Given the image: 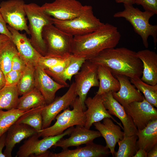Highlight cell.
I'll return each instance as SVG.
<instances>
[{"label": "cell", "mask_w": 157, "mask_h": 157, "mask_svg": "<svg viewBox=\"0 0 157 157\" xmlns=\"http://www.w3.org/2000/svg\"><path fill=\"white\" fill-rule=\"evenodd\" d=\"M121 37L117 27L104 23L93 32L74 37L72 54L86 60H89L106 49L115 47Z\"/></svg>", "instance_id": "6da1fadb"}, {"label": "cell", "mask_w": 157, "mask_h": 157, "mask_svg": "<svg viewBox=\"0 0 157 157\" xmlns=\"http://www.w3.org/2000/svg\"><path fill=\"white\" fill-rule=\"evenodd\" d=\"M89 60L107 67L114 75L135 79L140 78L142 74V63L137 52L125 47L106 49Z\"/></svg>", "instance_id": "7a4b0ae2"}, {"label": "cell", "mask_w": 157, "mask_h": 157, "mask_svg": "<svg viewBox=\"0 0 157 157\" xmlns=\"http://www.w3.org/2000/svg\"><path fill=\"white\" fill-rule=\"evenodd\" d=\"M123 11L115 13V18L123 17L129 22L133 26L135 32L140 36L144 46L148 48V37L153 38L155 46L157 42V25H152L149 23L150 19L155 14L151 11H142L133 5L124 4Z\"/></svg>", "instance_id": "3957f363"}, {"label": "cell", "mask_w": 157, "mask_h": 157, "mask_svg": "<svg viewBox=\"0 0 157 157\" xmlns=\"http://www.w3.org/2000/svg\"><path fill=\"white\" fill-rule=\"evenodd\" d=\"M30 42L36 50L42 56L47 54V48L42 37V31L46 25L53 24V18L47 14L41 6L35 3L25 4Z\"/></svg>", "instance_id": "277c9868"}, {"label": "cell", "mask_w": 157, "mask_h": 157, "mask_svg": "<svg viewBox=\"0 0 157 157\" xmlns=\"http://www.w3.org/2000/svg\"><path fill=\"white\" fill-rule=\"evenodd\" d=\"M53 21L56 27L73 37L93 32L104 24L94 16L92 7L87 5L83 6L80 14L73 19L62 21L53 18Z\"/></svg>", "instance_id": "5b68a950"}, {"label": "cell", "mask_w": 157, "mask_h": 157, "mask_svg": "<svg viewBox=\"0 0 157 157\" xmlns=\"http://www.w3.org/2000/svg\"><path fill=\"white\" fill-rule=\"evenodd\" d=\"M73 109L67 108L56 117V122L52 126L42 129L38 133L43 138L62 133L68 128L75 125L85 126L86 117L81 101L76 97L72 104Z\"/></svg>", "instance_id": "8992f818"}, {"label": "cell", "mask_w": 157, "mask_h": 157, "mask_svg": "<svg viewBox=\"0 0 157 157\" xmlns=\"http://www.w3.org/2000/svg\"><path fill=\"white\" fill-rule=\"evenodd\" d=\"M42 37L46 47V55L67 58L72 54L74 37L59 29L53 24L44 27Z\"/></svg>", "instance_id": "52a82bcc"}, {"label": "cell", "mask_w": 157, "mask_h": 157, "mask_svg": "<svg viewBox=\"0 0 157 157\" xmlns=\"http://www.w3.org/2000/svg\"><path fill=\"white\" fill-rule=\"evenodd\" d=\"M74 127H71L62 133L43 138L39 139L38 134L29 137L19 147L16 157H47L49 151L48 150L54 145L63 137L70 135Z\"/></svg>", "instance_id": "ba28073f"}, {"label": "cell", "mask_w": 157, "mask_h": 157, "mask_svg": "<svg viewBox=\"0 0 157 157\" xmlns=\"http://www.w3.org/2000/svg\"><path fill=\"white\" fill-rule=\"evenodd\" d=\"M23 0H8L0 4V12L6 24L19 31L29 35L27 18Z\"/></svg>", "instance_id": "9c48e42d"}, {"label": "cell", "mask_w": 157, "mask_h": 157, "mask_svg": "<svg viewBox=\"0 0 157 157\" xmlns=\"http://www.w3.org/2000/svg\"><path fill=\"white\" fill-rule=\"evenodd\" d=\"M98 65L89 60H86L83 64L80 70L75 75L76 93L84 111L86 109L84 102L88 92L92 87L99 86Z\"/></svg>", "instance_id": "30bf717a"}, {"label": "cell", "mask_w": 157, "mask_h": 157, "mask_svg": "<svg viewBox=\"0 0 157 157\" xmlns=\"http://www.w3.org/2000/svg\"><path fill=\"white\" fill-rule=\"evenodd\" d=\"M41 6L44 12L53 18L65 21L78 16L83 6L76 0H55L51 3H45Z\"/></svg>", "instance_id": "8fae6325"}, {"label": "cell", "mask_w": 157, "mask_h": 157, "mask_svg": "<svg viewBox=\"0 0 157 157\" xmlns=\"http://www.w3.org/2000/svg\"><path fill=\"white\" fill-rule=\"evenodd\" d=\"M77 94L75 84L73 82L67 92L62 96L56 98L42 108V129L49 126L52 121L59 113L72 105Z\"/></svg>", "instance_id": "7c38bea8"}, {"label": "cell", "mask_w": 157, "mask_h": 157, "mask_svg": "<svg viewBox=\"0 0 157 157\" xmlns=\"http://www.w3.org/2000/svg\"><path fill=\"white\" fill-rule=\"evenodd\" d=\"M138 130L145 128L151 122L157 119V110L144 98L141 101L133 102L124 107Z\"/></svg>", "instance_id": "4fadbf2b"}, {"label": "cell", "mask_w": 157, "mask_h": 157, "mask_svg": "<svg viewBox=\"0 0 157 157\" xmlns=\"http://www.w3.org/2000/svg\"><path fill=\"white\" fill-rule=\"evenodd\" d=\"M106 109L111 115L118 118L123 125L124 136L136 135L138 130L131 117L126 112L124 107L113 97L109 92L101 95Z\"/></svg>", "instance_id": "5bb4252c"}, {"label": "cell", "mask_w": 157, "mask_h": 157, "mask_svg": "<svg viewBox=\"0 0 157 157\" xmlns=\"http://www.w3.org/2000/svg\"><path fill=\"white\" fill-rule=\"evenodd\" d=\"M84 103L87 108V109L84 111L86 117L84 126L86 128L90 129L94 123L108 117L112 119L123 129L121 124L114 119L105 108L101 95L96 94L92 98H86Z\"/></svg>", "instance_id": "9a60e30c"}, {"label": "cell", "mask_w": 157, "mask_h": 157, "mask_svg": "<svg viewBox=\"0 0 157 157\" xmlns=\"http://www.w3.org/2000/svg\"><path fill=\"white\" fill-rule=\"evenodd\" d=\"M7 27L12 34L11 40L19 55L27 64L35 66L42 56L32 45L26 33H21L8 25Z\"/></svg>", "instance_id": "2e32d148"}, {"label": "cell", "mask_w": 157, "mask_h": 157, "mask_svg": "<svg viewBox=\"0 0 157 157\" xmlns=\"http://www.w3.org/2000/svg\"><path fill=\"white\" fill-rule=\"evenodd\" d=\"M70 135L69 138L60 139L53 146L60 147L63 149L78 147L93 142L95 139L101 136L98 131L90 130L81 125H76Z\"/></svg>", "instance_id": "e0dca14e"}, {"label": "cell", "mask_w": 157, "mask_h": 157, "mask_svg": "<svg viewBox=\"0 0 157 157\" xmlns=\"http://www.w3.org/2000/svg\"><path fill=\"white\" fill-rule=\"evenodd\" d=\"M35 87L40 92L47 104L54 100L58 90L65 87L54 81L37 64L35 66Z\"/></svg>", "instance_id": "ac0fdd59"}, {"label": "cell", "mask_w": 157, "mask_h": 157, "mask_svg": "<svg viewBox=\"0 0 157 157\" xmlns=\"http://www.w3.org/2000/svg\"><path fill=\"white\" fill-rule=\"evenodd\" d=\"M111 154L106 145L95 144L92 142L83 147H77L74 149H63L58 153L49 152L47 157H104Z\"/></svg>", "instance_id": "d6986e66"}, {"label": "cell", "mask_w": 157, "mask_h": 157, "mask_svg": "<svg viewBox=\"0 0 157 157\" xmlns=\"http://www.w3.org/2000/svg\"><path fill=\"white\" fill-rule=\"evenodd\" d=\"M103 120V123L98 122L93 124L105 139L106 145L113 157L116 144L123 139L124 133L121 131L120 126L115 124L110 118H106Z\"/></svg>", "instance_id": "ffe728a7"}, {"label": "cell", "mask_w": 157, "mask_h": 157, "mask_svg": "<svg viewBox=\"0 0 157 157\" xmlns=\"http://www.w3.org/2000/svg\"><path fill=\"white\" fill-rule=\"evenodd\" d=\"M120 84L119 90L112 93L113 96L123 107L135 101H142L144 97L133 85L128 77L120 75H115Z\"/></svg>", "instance_id": "44dd1931"}, {"label": "cell", "mask_w": 157, "mask_h": 157, "mask_svg": "<svg viewBox=\"0 0 157 157\" xmlns=\"http://www.w3.org/2000/svg\"><path fill=\"white\" fill-rule=\"evenodd\" d=\"M3 154L6 157H11L15 144L24 139L38 134L33 128L25 124L15 123L8 129Z\"/></svg>", "instance_id": "7402d4cb"}, {"label": "cell", "mask_w": 157, "mask_h": 157, "mask_svg": "<svg viewBox=\"0 0 157 157\" xmlns=\"http://www.w3.org/2000/svg\"><path fill=\"white\" fill-rule=\"evenodd\" d=\"M137 55L142 63L143 70L140 78L148 84H157V54L149 49L139 51Z\"/></svg>", "instance_id": "603a6c76"}, {"label": "cell", "mask_w": 157, "mask_h": 157, "mask_svg": "<svg viewBox=\"0 0 157 157\" xmlns=\"http://www.w3.org/2000/svg\"><path fill=\"white\" fill-rule=\"evenodd\" d=\"M97 73L99 85L96 94L102 95L109 92L113 93L119 90L120 83L113 76L108 67L104 65H98Z\"/></svg>", "instance_id": "cb8c5ba5"}, {"label": "cell", "mask_w": 157, "mask_h": 157, "mask_svg": "<svg viewBox=\"0 0 157 157\" xmlns=\"http://www.w3.org/2000/svg\"><path fill=\"white\" fill-rule=\"evenodd\" d=\"M136 135L138 150L142 149L148 153L157 144V119L150 122L142 129L138 130Z\"/></svg>", "instance_id": "d4e9b609"}, {"label": "cell", "mask_w": 157, "mask_h": 157, "mask_svg": "<svg viewBox=\"0 0 157 157\" xmlns=\"http://www.w3.org/2000/svg\"><path fill=\"white\" fill-rule=\"evenodd\" d=\"M47 104L45 99L40 92L35 87L19 98L15 108L26 110L44 107Z\"/></svg>", "instance_id": "484cf974"}, {"label": "cell", "mask_w": 157, "mask_h": 157, "mask_svg": "<svg viewBox=\"0 0 157 157\" xmlns=\"http://www.w3.org/2000/svg\"><path fill=\"white\" fill-rule=\"evenodd\" d=\"M86 60L83 58L76 57L71 54L69 56L68 64L64 71L53 78L65 87L69 86L67 81H70L72 77L80 70L83 64Z\"/></svg>", "instance_id": "4316f807"}, {"label": "cell", "mask_w": 157, "mask_h": 157, "mask_svg": "<svg viewBox=\"0 0 157 157\" xmlns=\"http://www.w3.org/2000/svg\"><path fill=\"white\" fill-rule=\"evenodd\" d=\"M37 108L26 110L17 108L13 109L6 111L0 110V137L6 133L9 128L15 124L21 117Z\"/></svg>", "instance_id": "83f0119b"}, {"label": "cell", "mask_w": 157, "mask_h": 157, "mask_svg": "<svg viewBox=\"0 0 157 157\" xmlns=\"http://www.w3.org/2000/svg\"><path fill=\"white\" fill-rule=\"evenodd\" d=\"M19 95L17 85H5L0 89V110L15 108Z\"/></svg>", "instance_id": "f1b7e54d"}, {"label": "cell", "mask_w": 157, "mask_h": 157, "mask_svg": "<svg viewBox=\"0 0 157 157\" xmlns=\"http://www.w3.org/2000/svg\"><path fill=\"white\" fill-rule=\"evenodd\" d=\"M35 66L27 64L24 70L22 72L17 85L19 95H22L35 87Z\"/></svg>", "instance_id": "f546056e"}, {"label": "cell", "mask_w": 157, "mask_h": 157, "mask_svg": "<svg viewBox=\"0 0 157 157\" xmlns=\"http://www.w3.org/2000/svg\"><path fill=\"white\" fill-rule=\"evenodd\" d=\"M17 53L16 48L11 40L0 50V69L5 75L11 70L13 58Z\"/></svg>", "instance_id": "4dcf8cb0"}, {"label": "cell", "mask_w": 157, "mask_h": 157, "mask_svg": "<svg viewBox=\"0 0 157 157\" xmlns=\"http://www.w3.org/2000/svg\"><path fill=\"white\" fill-rule=\"evenodd\" d=\"M138 139L137 135L124 136L122 140L118 142L119 149L117 151H115L113 157H133L138 150L136 146Z\"/></svg>", "instance_id": "1f68e13d"}, {"label": "cell", "mask_w": 157, "mask_h": 157, "mask_svg": "<svg viewBox=\"0 0 157 157\" xmlns=\"http://www.w3.org/2000/svg\"><path fill=\"white\" fill-rule=\"evenodd\" d=\"M130 81L138 90L143 93L148 102L157 107V84L152 85L148 84L140 78L130 79Z\"/></svg>", "instance_id": "d6a6232c"}, {"label": "cell", "mask_w": 157, "mask_h": 157, "mask_svg": "<svg viewBox=\"0 0 157 157\" xmlns=\"http://www.w3.org/2000/svg\"><path fill=\"white\" fill-rule=\"evenodd\" d=\"M44 107L38 108L24 115L19 118L15 123L27 125L33 128L38 133L42 129L41 112Z\"/></svg>", "instance_id": "836d02e7"}, {"label": "cell", "mask_w": 157, "mask_h": 157, "mask_svg": "<svg viewBox=\"0 0 157 157\" xmlns=\"http://www.w3.org/2000/svg\"><path fill=\"white\" fill-rule=\"evenodd\" d=\"M68 57L63 58L50 55L42 56L39 59L37 64L43 69H45L60 64Z\"/></svg>", "instance_id": "e575fe53"}, {"label": "cell", "mask_w": 157, "mask_h": 157, "mask_svg": "<svg viewBox=\"0 0 157 157\" xmlns=\"http://www.w3.org/2000/svg\"><path fill=\"white\" fill-rule=\"evenodd\" d=\"M22 72L11 70L5 75L6 86L17 85Z\"/></svg>", "instance_id": "d590c367"}, {"label": "cell", "mask_w": 157, "mask_h": 157, "mask_svg": "<svg viewBox=\"0 0 157 157\" xmlns=\"http://www.w3.org/2000/svg\"><path fill=\"white\" fill-rule=\"evenodd\" d=\"M134 3L142 6L145 10L157 14V0H135Z\"/></svg>", "instance_id": "8d00e7d4"}, {"label": "cell", "mask_w": 157, "mask_h": 157, "mask_svg": "<svg viewBox=\"0 0 157 157\" xmlns=\"http://www.w3.org/2000/svg\"><path fill=\"white\" fill-rule=\"evenodd\" d=\"M27 63L18 53L14 57L11 66V70L23 72L25 69Z\"/></svg>", "instance_id": "74e56055"}, {"label": "cell", "mask_w": 157, "mask_h": 157, "mask_svg": "<svg viewBox=\"0 0 157 157\" xmlns=\"http://www.w3.org/2000/svg\"><path fill=\"white\" fill-rule=\"evenodd\" d=\"M6 24L0 12V34L7 35L11 40L12 34Z\"/></svg>", "instance_id": "f35d334b"}, {"label": "cell", "mask_w": 157, "mask_h": 157, "mask_svg": "<svg viewBox=\"0 0 157 157\" xmlns=\"http://www.w3.org/2000/svg\"><path fill=\"white\" fill-rule=\"evenodd\" d=\"M6 135V133L3 134L0 137V157H5V155L2 152V150L5 146Z\"/></svg>", "instance_id": "ab89813d"}, {"label": "cell", "mask_w": 157, "mask_h": 157, "mask_svg": "<svg viewBox=\"0 0 157 157\" xmlns=\"http://www.w3.org/2000/svg\"><path fill=\"white\" fill-rule=\"evenodd\" d=\"M10 40L7 35L0 34V50Z\"/></svg>", "instance_id": "60d3db41"}, {"label": "cell", "mask_w": 157, "mask_h": 157, "mask_svg": "<svg viewBox=\"0 0 157 157\" xmlns=\"http://www.w3.org/2000/svg\"><path fill=\"white\" fill-rule=\"evenodd\" d=\"M133 157H147V152L144 149L140 148Z\"/></svg>", "instance_id": "b9f144b4"}, {"label": "cell", "mask_w": 157, "mask_h": 157, "mask_svg": "<svg viewBox=\"0 0 157 157\" xmlns=\"http://www.w3.org/2000/svg\"><path fill=\"white\" fill-rule=\"evenodd\" d=\"M157 157V144L155 145L147 153V157Z\"/></svg>", "instance_id": "7bdbcfd3"}, {"label": "cell", "mask_w": 157, "mask_h": 157, "mask_svg": "<svg viewBox=\"0 0 157 157\" xmlns=\"http://www.w3.org/2000/svg\"><path fill=\"white\" fill-rule=\"evenodd\" d=\"M6 85V79L4 74L0 69V89Z\"/></svg>", "instance_id": "ee69618b"}, {"label": "cell", "mask_w": 157, "mask_h": 157, "mask_svg": "<svg viewBox=\"0 0 157 157\" xmlns=\"http://www.w3.org/2000/svg\"><path fill=\"white\" fill-rule=\"evenodd\" d=\"M115 1L117 3H122L124 4L133 5L135 4V0H115Z\"/></svg>", "instance_id": "f6af8a7d"}]
</instances>
